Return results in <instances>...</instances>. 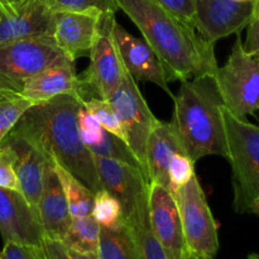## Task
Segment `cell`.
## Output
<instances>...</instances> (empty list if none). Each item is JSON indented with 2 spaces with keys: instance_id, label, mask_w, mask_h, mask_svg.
<instances>
[{
  "instance_id": "1",
  "label": "cell",
  "mask_w": 259,
  "mask_h": 259,
  "mask_svg": "<svg viewBox=\"0 0 259 259\" xmlns=\"http://www.w3.org/2000/svg\"><path fill=\"white\" fill-rule=\"evenodd\" d=\"M141 30L143 39L154 51L168 81L191 80L215 75L218 70L215 45L156 0H115Z\"/></svg>"
},
{
  "instance_id": "2",
  "label": "cell",
  "mask_w": 259,
  "mask_h": 259,
  "mask_svg": "<svg viewBox=\"0 0 259 259\" xmlns=\"http://www.w3.org/2000/svg\"><path fill=\"white\" fill-rule=\"evenodd\" d=\"M80 96L58 95L33 104L13 131L34 143L46 156L80 180L93 194L101 190L94 156L78 133Z\"/></svg>"
},
{
  "instance_id": "3",
  "label": "cell",
  "mask_w": 259,
  "mask_h": 259,
  "mask_svg": "<svg viewBox=\"0 0 259 259\" xmlns=\"http://www.w3.org/2000/svg\"><path fill=\"white\" fill-rule=\"evenodd\" d=\"M174 95L172 125L187 154L196 163L206 156L227 159V138L223 121V104L215 75H202L180 81Z\"/></svg>"
},
{
  "instance_id": "4",
  "label": "cell",
  "mask_w": 259,
  "mask_h": 259,
  "mask_svg": "<svg viewBox=\"0 0 259 259\" xmlns=\"http://www.w3.org/2000/svg\"><path fill=\"white\" fill-rule=\"evenodd\" d=\"M223 121L227 159L233 174V206L238 214H248L259 199V125L235 118L225 108H223Z\"/></svg>"
},
{
  "instance_id": "5",
  "label": "cell",
  "mask_w": 259,
  "mask_h": 259,
  "mask_svg": "<svg viewBox=\"0 0 259 259\" xmlns=\"http://www.w3.org/2000/svg\"><path fill=\"white\" fill-rule=\"evenodd\" d=\"M115 23V13L101 14L98 34L89 55L90 63L78 76L82 101L93 98L108 100L128 75L114 37Z\"/></svg>"
},
{
  "instance_id": "6",
  "label": "cell",
  "mask_w": 259,
  "mask_h": 259,
  "mask_svg": "<svg viewBox=\"0 0 259 259\" xmlns=\"http://www.w3.org/2000/svg\"><path fill=\"white\" fill-rule=\"evenodd\" d=\"M224 108L238 119L259 110V60L247 53L238 33L227 63L215 73Z\"/></svg>"
},
{
  "instance_id": "7",
  "label": "cell",
  "mask_w": 259,
  "mask_h": 259,
  "mask_svg": "<svg viewBox=\"0 0 259 259\" xmlns=\"http://www.w3.org/2000/svg\"><path fill=\"white\" fill-rule=\"evenodd\" d=\"M67 58L51 35L0 45V94L20 95L28 78Z\"/></svg>"
},
{
  "instance_id": "8",
  "label": "cell",
  "mask_w": 259,
  "mask_h": 259,
  "mask_svg": "<svg viewBox=\"0 0 259 259\" xmlns=\"http://www.w3.org/2000/svg\"><path fill=\"white\" fill-rule=\"evenodd\" d=\"M175 199L190 257L215 259L219 250V228L196 175L177 191Z\"/></svg>"
},
{
  "instance_id": "9",
  "label": "cell",
  "mask_w": 259,
  "mask_h": 259,
  "mask_svg": "<svg viewBox=\"0 0 259 259\" xmlns=\"http://www.w3.org/2000/svg\"><path fill=\"white\" fill-rule=\"evenodd\" d=\"M108 100L123 126L126 144L136 154L144 174L148 177L147 146L149 136L159 120L147 105L137 81L129 73Z\"/></svg>"
},
{
  "instance_id": "10",
  "label": "cell",
  "mask_w": 259,
  "mask_h": 259,
  "mask_svg": "<svg viewBox=\"0 0 259 259\" xmlns=\"http://www.w3.org/2000/svg\"><path fill=\"white\" fill-rule=\"evenodd\" d=\"M94 162L101 187L120 202L124 222L149 214V181L141 168L99 156H94Z\"/></svg>"
},
{
  "instance_id": "11",
  "label": "cell",
  "mask_w": 259,
  "mask_h": 259,
  "mask_svg": "<svg viewBox=\"0 0 259 259\" xmlns=\"http://www.w3.org/2000/svg\"><path fill=\"white\" fill-rule=\"evenodd\" d=\"M254 17V2L196 0L194 27L207 42L238 34Z\"/></svg>"
},
{
  "instance_id": "12",
  "label": "cell",
  "mask_w": 259,
  "mask_h": 259,
  "mask_svg": "<svg viewBox=\"0 0 259 259\" xmlns=\"http://www.w3.org/2000/svg\"><path fill=\"white\" fill-rule=\"evenodd\" d=\"M149 219L167 259H191L185 242L176 199L157 184H149Z\"/></svg>"
},
{
  "instance_id": "13",
  "label": "cell",
  "mask_w": 259,
  "mask_h": 259,
  "mask_svg": "<svg viewBox=\"0 0 259 259\" xmlns=\"http://www.w3.org/2000/svg\"><path fill=\"white\" fill-rule=\"evenodd\" d=\"M103 13L99 10L53 13L51 37L71 60L90 55Z\"/></svg>"
},
{
  "instance_id": "14",
  "label": "cell",
  "mask_w": 259,
  "mask_h": 259,
  "mask_svg": "<svg viewBox=\"0 0 259 259\" xmlns=\"http://www.w3.org/2000/svg\"><path fill=\"white\" fill-rule=\"evenodd\" d=\"M0 234L4 243L43 245L45 234L38 214L20 191L0 187Z\"/></svg>"
},
{
  "instance_id": "15",
  "label": "cell",
  "mask_w": 259,
  "mask_h": 259,
  "mask_svg": "<svg viewBox=\"0 0 259 259\" xmlns=\"http://www.w3.org/2000/svg\"><path fill=\"white\" fill-rule=\"evenodd\" d=\"M2 144H5L12 151L20 192L30 207L37 212L38 200L42 191L43 172L50 158L29 139L13 129Z\"/></svg>"
},
{
  "instance_id": "16",
  "label": "cell",
  "mask_w": 259,
  "mask_h": 259,
  "mask_svg": "<svg viewBox=\"0 0 259 259\" xmlns=\"http://www.w3.org/2000/svg\"><path fill=\"white\" fill-rule=\"evenodd\" d=\"M114 37L129 75L136 81L151 82L159 86L174 98L168 88L166 71L148 43L126 32L118 22L114 25Z\"/></svg>"
},
{
  "instance_id": "17",
  "label": "cell",
  "mask_w": 259,
  "mask_h": 259,
  "mask_svg": "<svg viewBox=\"0 0 259 259\" xmlns=\"http://www.w3.org/2000/svg\"><path fill=\"white\" fill-rule=\"evenodd\" d=\"M37 214L45 238L62 242L72 223V217L61 182L56 175L52 159L46 163L43 172L42 191L38 200Z\"/></svg>"
},
{
  "instance_id": "18",
  "label": "cell",
  "mask_w": 259,
  "mask_h": 259,
  "mask_svg": "<svg viewBox=\"0 0 259 259\" xmlns=\"http://www.w3.org/2000/svg\"><path fill=\"white\" fill-rule=\"evenodd\" d=\"M65 94L81 98V83L75 70V61L70 57L43 68L28 78L20 95L37 104Z\"/></svg>"
},
{
  "instance_id": "19",
  "label": "cell",
  "mask_w": 259,
  "mask_h": 259,
  "mask_svg": "<svg viewBox=\"0 0 259 259\" xmlns=\"http://www.w3.org/2000/svg\"><path fill=\"white\" fill-rule=\"evenodd\" d=\"M53 13L47 0H28L15 14L0 18V45L51 35Z\"/></svg>"
},
{
  "instance_id": "20",
  "label": "cell",
  "mask_w": 259,
  "mask_h": 259,
  "mask_svg": "<svg viewBox=\"0 0 259 259\" xmlns=\"http://www.w3.org/2000/svg\"><path fill=\"white\" fill-rule=\"evenodd\" d=\"M181 152L187 153L171 121H158L149 136L147 146V175L149 184L161 185L171 192L168 166L174 154Z\"/></svg>"
},
{
  "instance_id": "21",
  "label": "cell",
  "mask_w": 259,
  "mask_h": 259,
  "mask_svg": "<svg viewBox=\"0 0 259 259\" xmlns=\"http://www.w3.org/2000/svg\"><path fill=\"white\" fill-rule=\"evenodd\" d=\"M100 259H141L136 239L125 222L115 228L100 227Z\"/></svg>"
},
{
  "instance_id": "22",
  "label": "cell",
  "mask_w": 259,
  "mask_h": 259,
  "mask_svg": "<svg viewBox=\"0 0 259 259\" xmlns=\"http://www.w3.org/2000/svg\"><path fill=\"white\" fill-rule=\"evenodd\" d=\"M56 175L62 186L63 194L67 200L68 209H70L71 217L73 218H83L89 217L93 212L94 204V194L80 181L76 179L71 172L63 168L61 164L56 163L53 161Z\"/></svg>"
},
{
  "instance_id": "23",
  "label": "cell",
  "mask_w": 259,
  "mask_h": 259,
  "mask_svg": "<svg viewBox=\"0 0 259 259\" xmlns=\"http://www.w3.org/2000/svg\"><path fill=\"white\" fill-rule=\"evenodd\" d=\"M100 225L91 215L73 218L62 243L68 250L98 254Z\"/></svg>"
},
{
  "instance_id": "24",
  "label": "cell",
  "mask_w": 259,
  "mask_h": 259,
  "mask_svg": "<svg viewBox=\"0 0 259 259\" xmlns=\"http://www.w3.org/2000/svg\"><path fill=\"white\" fill-rule=\"evenodd\" d=\"M126 224L133 233L141 259H167L161 243L152 229L149 214Z\"/></svg>"
},
{
  "instance_id": "25",
  "label": "cell",
  "mask_w": 259,
  "mask_h": 259,
  "mask_svg": "<svg viewBox=\"0 0 259 259\" xmlns=\"http://www.w3.org/2000/svg\"><path fill=\"white\" fill-rule=\"evenodd\" d=\"M91 217L99 223L100 227L104 228H115L123 224V209L119 200L106 191L101 189L94 194V204Z\"/></svg>"
},
{
  "instance_id": "26",
  "label": "cell",
  "mask_w": 259,
  "mask_h": 259,
  "mask_svg": "<svg viewBox=\"0 0 259 259\" xmlns=\"http://www.w3.org/2000/svg\"><path fill=\"white\" fill-rule=\"evenodd\" d=\"M89 149L93 153V156H99L104 157V158L114 159V161L124 162V163H128L143 171L141 163L137 159L136 154L129 148L126 142L106 131L104 132L103 138L100 139V142L95 144V146L90 147Z\"/></svg>"
},
{
  "instance_id": "27",
  "label": "cell",
  "mask_w": 259,
  "mask_h": 259,
  "mask_svg": "<svg viewBox=\"0 0 259 259\" xmlns=\"http://www.w3.org/2000/svg\"><path fill=\"white\" fill-rule=\"evenodd\" d=\"M33 103L22 95L0 94V144Z\"/></svg>"
},
{
  "instance_id": "28",
  "label": "cell",
  "mask_w": 259,
  "mask_h": 259,
  "mask_svg": "<svg viewBox=\"0 0 259 259\" xmlns=\"http://www.w3.org/2000/svg\"><path fill=\"white\" fill-rule=\"evenodd\" d=\"M82 106L99 121L101 126L109 133L125 141L123 126L114 111L113 106L106 99L93 98L82 101Z\"/></svg>"
},
{
  "instance_id": "29",
  "label": "cell",
  "mask_w": 259,
  "mask_h": 259,
  "mask_svg": "<svg viewBox=\"0 0 259 259\" xmlns=\"http://www.w3.org/2000/svg\"><path fill=\"white\" fill-rule=\"evenodd\" d=\"M195 162L185 152L176 153L172 157L168 166V180L171 194L176 196L177 191L195 176Z\"/></svg>"
},
{
  "instance_id": "30",
  "label": "cell",
  "mask_w": 259,
  "mask_h": 259,
  "mask_svg": "<svg viewBox=\"0 0 259 259\" xmlns=\"http://www.w3.org/2000/svg\"><path fill=\"white\" fill-rule=\"evenodd\" d=\"M53 12H85L99 10L101 13H116L115 0H47Z\"/></svg>"
},
{
  "instance_id": "31",
  "label": "cell",
  "mask_w": 259,
  "mask_h": 259,
  "mask_svg": "<svg viewBox=\"0 0 259 259\" xmlns=\"http://www.w3.org/2000/svg\"><path fill=\"white\" fill-rule=\"evenodd\" d=\"M77 125L81 139L88 148L98 144L100 139L103 138L104 132H105V129L83 106L78 111Z\"/></svg>"
},
{
  "instance_id": "32",
  "label": "cell",
  "mask_w": 259,
  "mask_h": 259,
  "mask_svg": "<svg viewBox=\"0 0 259 259\" xmlns=\"http://www.w3.org/2000/svg\"><path fill=\"white\" fill-rule=\"evenodd\" d=\"M0 187L20 191L13 153L5 144H0Z\"/></svg>"
},
{
  "instance_id": "33",
  "label": "cell",
  "mask_w": 259,
  "mask_h": 259,
  "mask_svg": "<svg viewBox=\"0 0 259 259\" xmlns=\"http://www.w3.org/2000/svg\"><path fill=\"white\" fill-rule=\"evenodd\" d=\"M2 259H47L43 245L7 242L0 252Z\"/></svg>"
},
{
  "instance_id": "34",
  "label": "cell",
  "mask_w": 259,
  "mask_h": 259,
  "mask_svg": "<svg viewBox=\"0 0 259 259\" xmlns=\"http://www.w3.org/2000/svg\"><path fill=\"white\" fill-rule=\"evenodd\" d=\"M156 2L163 8H166L167 10H169L172 14L177 15L194 27L196 0H156Z\"/></svg>"
},
{
  "instance_id": "35",
  "label": "cell",
  "mask_w": 259,
  "mask_h": 259,
  "mask_svg": "<svg viewBox=\"0 0 259 259\" xmlns=\"http://www.w3.org/2000/svg\"><path fill=\"white\" fill-rule=\"evenodd\" d=\"M243 47L247 53L259 60V17L254 14L249 24L247 25V37L243 42Z\"/></svg>"
},
{
  "instance_id": "36",
  "label": "cell",
  "mask_w": 259,
  "mask_h": 259,
  "mask_svg": "<svg viewBox=\"0 0 259 259\" xmlns=\"http://www.w3.org/2000/svg\"><path fill=\"white\" fill-rule=\"evenodd\" d=\"M43 248H45L47 259H72L67 248L60 240H52L45 238Z\"/></svg>"
},
{
  "instance_id": "37",
  "label": "cell",
  "mask_w": 259,
  "mask_h": 259,
  "mask_svg": "<svg viewBox=\"0 0 259 259\" xmlns=\"http://www.w3.org/2000/svg\"><path fill=\"white\" fill-rule=\"evenodd\" d=\"M28 0H0V13L3 17L15 14Z\"/></svg>"
},
{
  "instance_id": "38",
  "label": "cell",
  "mask_w": 259,
  "mask_h": 259,
  "mask_svg": "<svg viewBox=\"0 0 259 259\" xmlns=\"http://www.w3.org/2000/svg\"><path fill=\"white\" fill-rule=\"evenodd\" d=\"M68 253L72 259H100L98 254H94V253H78L73 250H68Z\"/></svg>"
},
{
  "instance_id": "39",
  "label": "cell",
  "mask_w": 259,
  "mask_h": 259,
  "mask_svg": "<svg viewBox=\"0 0 259 259\" xmlns=\"http://www.w3.org/2000/svg\"><path fill=\"white\" fill-rule=\"evenodd\" d=\"M250 212H253V214H257V215H259V199L257 200V201L254 202V204H253V206H252V211Z\"/></svg>"
},
{
  "instance_id": "40",
  "label": "cell",
  "mask_w": 259,
  "mask_h": 259,
  "mask_svg": "<svg viewBox=\"0 0 259 259\" xmlns=\"http://www.w3.org/2000/svg\"><path fill=\"white\" fill-rule=\"evenodd\" d=\"M254 14L259 17V0H254Z\"/></svg>"
},
{
  "instance_id": "41",
  "label": "cell",
  "mask_w": 259,
  "mask_h": 259,
  "mask_svg": "<svg viewBox=\"0 0 259 259\" xmlns=\"http://www.w3.org/2000/svg\"><path fill=\"white\" fill-rule=\"evenodd\" d=\"M235 2H254V0H235Z\"/></svg>"
},
{
  "instance_id": "42",
  "label": "cell",
  "mask_w": 259,
  "mask_h": 259,
  "mask_svg": "<svg viewBox=\"0 0 259 259\" xmlns=\"http://www.w3.org/2000/svg\"><path fill=\"white\" fill-rule=\"evenodd\" d=\"M0 17H3V14H2V13H0Z\"/></svg>"
},
{
  "instance_id": "43",
  "label": "cell",
  "mask_w": 259,
  "mask_h": 259,
  "mask_svg": "<svg viewBox=\"0 0 259 259\" xmlns=\"http://www.w3.org/2000/svg\"><path fill=\"white\" fill-rule=\"evenodd\" d=\"M0 259H2V255H0Z\"/></svg>"
},
{
  "instance_id": "44",
  "label": "cell",
  "mask_w": 259,
  "mask_h": 259,
  "mask_svg": "<svg viewBox=\"0 0 259 259\" xmlns=\"http://www.w3.org/2000/svg\"><path fill=\"white\" fill-rule=\"evenodd\" d=\"M0 18H2V17H0Z\"/></svg>"
}]
</instances>
